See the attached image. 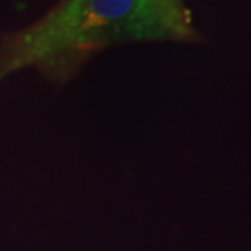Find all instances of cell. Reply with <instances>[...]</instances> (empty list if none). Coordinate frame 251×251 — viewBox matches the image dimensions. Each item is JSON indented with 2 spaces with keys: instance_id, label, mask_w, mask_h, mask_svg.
Masks as SVG:
<instances>
[{
  "instance_id": "obj_1",
  "label": "cell",
  "mask_w": 251,
  "mask_h": 251,
  "mask_svg": "<svg viewBox=\"0 0 251 251\" xmlns=\"http://www.w3.org/2000/svg\"><path fill=\"white\" fill-rule=\"evenodd\" d=\"M193 35L184 0H60L41 20L3 38L0 82L21 69H35L48 81L64 84L109 46Z\"/></svg>"
}]
</instances>
